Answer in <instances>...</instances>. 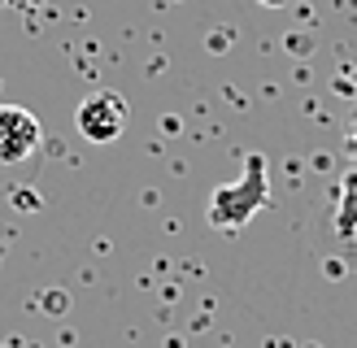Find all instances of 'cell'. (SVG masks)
Masks as SVG:
<instances>
[{"label":"cell","mask_w":357,"mask_h":348,"mask_svg":"<svg viewBox=\"0 0 357 348\" xmlns=\"http://www.w3.org/2000/svg\"><path fill=\"white\" fill-rule=\"evenodd\" d=\"M40 144H44L40 118L22 104H0V166L26 161L31 152H40Z\"/></svg>","instance_id":"cell-2"},{"label":"cell","mask_w":357,"mask_h":348,"mask_svg":"<svg viewBox=\"0 0 357 348\" xmlns=\"http://www.w3.org/2000/svg\"><path fill=\"white\" fill-rule=\"evenodd\" d=\"M257 170H261V161H253V174H244L240 191H231V187L213 191V200H209V222H218V226H240L244 218L257 214V205L266 200V183H257L253 191H248V183L257 179Z\"/></svg>","instance_id":"cell-3"},{"label":"cell","mask_w":357,"mask_h":348,"mask_svg":"<svg viewBox=\"0 0 357 348\" xmlns=\"http://www.w3.org/2000/svg\"><path fill=\"white\" fill-rule=\"evenodd\" d=\"M261 5H266V9H279V5H283V0H261Z\"/></svg>","instance_id":"cell-4"},{"label":"cell","mask_w":357,"mask_h":348,"mask_svg":"<svg viewBox=\"0 0 357 348\" xmlns=\"http://www.w3.org/2000/svg\"><path fill=\"white\" fill-rule=\"evenodd\" d=\"M75 122H79L83 139H92V144H114V139L127 131V100L118 92H92V96H83Z\"/></svg>","instance_id":"cell-1"}]
</instances>
